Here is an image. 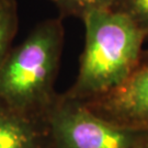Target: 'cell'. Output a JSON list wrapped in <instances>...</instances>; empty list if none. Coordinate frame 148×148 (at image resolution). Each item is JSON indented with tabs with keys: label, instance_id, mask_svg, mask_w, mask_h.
<instances>
[{
	"label": "cell",
	"instance_id": "cell-5",
	"mask_svg": "<svg viewBox=\"0 0 148 148\" xmlns=\"http://www.w3.org/2000/svg\"><path fill=\"white\" fill-rule=\"evenodd\" d=\"M0 148H52L46 115L20 111L0 101Z\"/></svg>",
	"mask_w": 148,
	"mask_h": 148
},
{
	"label": "cell",
	"instance_id": "cell-2",
	"mask_svg": "<svg viewBox=\"0 0 148 148\" xmlns=\"http://www.w3.org/2000/svg\"><path fill=\"white\" fill-rule=\"evenodd\" d=\"M60 18L41 22L0 66V101L16 110L46 115L57 95L54 84L63 51Z\"/></svg>",
	"mask_w": 148,
	"mask_h": 148
},
{
	"label": "cell",
	"instance_id": "cell-7",
	"mask_svg": "<svg viewBox=\"0 0 148 148\" xmlns=\"http://www.w3.org/2000/svg\"><path fill=\"white\" fill-rule=\"evenodd\" d=\"M111 9L127 16L144 36H148V0H116Z\"/></svg>",
	"mask_w": 148,
	"mask_h": 148
},
{
	"label": "cell",
	"instance_id": "cell-4",
	"mask_svg": "<svg viewBox=\"0 0 148 148\" xmlns=\"http://www.w3.org/2000/svg\"><path fill=\"white\" fill-rule=\"evenodd\" d=\"M81 103L108 121L148 133V53L120 87Z\"/></svg>",
	"mask_w": 148,
	"mask_h": 148
},
{
	"label": "cell",
	"instance_id": "cell-3",
	"mask_svg": "<svg viewBox=\"0 0 148 148\" xmlns=\"http://www.w3.org/2000/svg\"><path fill=\"white\" fill-rule=\"evenodd\" d=\"M52 148H147L148 133L119 125L57 95L46 114Z\"/></svg>",
	"mask_w": 148,
	"mask_h": 148
},
{
	"label": "cell",
	"instance_id": "cell-1",
	"mask_svg": "<svg viewBox=\"0 0 148 148\" xmlns=\"http://www.w3.org/2000/svg\"><path fill=\"white\" fill-rule=\"evenodd\" d=\"M81 19L85 51L76 82L64 95L87 102L120 87L130 77L142 57L146 37L127 16L112 9L92 11Z\"/></svg>",
	"mask_w": 148,
	"mask_h": 148
},
{
	"label": "cell",
	"instance_id": "cell-9",
	"mask_svg": "<svg viewBox=\"0 0 148 148\" xmlns=\"http://www.w3.org/2000/svg\"><path fill=\"white\" fill-rule=\"evenodd\" d=\"M147 148H148V147H147Z\"/></svg>",
	"mask_w": 148,
	"mask_h": 148
},
{
	"label": "cell",
	"instance_id": "cell-8",
	"mask_svg": "<svg viewBox=\"0 0 148 148\" xmlns=\"http://www.w3.org/2000/svg\"><path fill=\"white\" fill-rule=\"evenodd\" d=\"M64 14H74L82 18L97 10L111 9L116 0H52Z\"/></svg>",
	"mask_w": 148,
	"mask_h": 148
},
{
	"label": "cell",
	"instance_id": "cell-6",
	"mask_svg": "<svg viewBox=\"0 0 148 148\" xmlns=\"http://www.w3.org/2000/svg\"><path fill=\"white\" fill-rule=\"evenodd\" d=\"M18 29L16 0H0V66L11 51V43Z\"/></svg>",
	"mask_w": 148,
	"mask_h": 148
}]
</instances>
